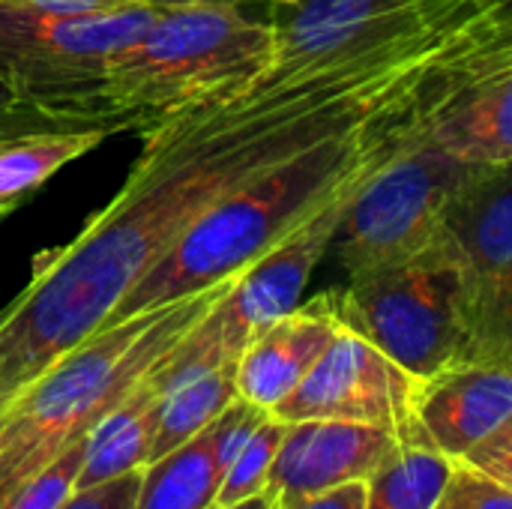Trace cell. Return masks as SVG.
I'll use <instances>...</instances> for the list:
<instances>
[{"mask_svg": "<svg viewBox=\"0 0 512 509\" xmlns=\"http://www.w3.org/2000/svg\"><path fill=\"white\" fill-rule=\"evenodd\" d=\"M27 108L21 105V99H18V93H15V87L0 75V126L3 123H9V120H15V117H21Z\"/></svg>", "mask_w": 512, "mask_h": 509, "instance_id": "obj_27", "label": "cell"}, {"mask_svg": "<svg viewBox=\"0 0 512 509\" xmlns=\"http://www.w3.org/2000/svg\"><path fill=\"white\" fill-rule=\"evenodd\" d=\"M138 483H141V468L123 474L117 480L72 492L60 509H135Z\"/></svg>", "mask_w": 512, "mask_h": 509, "instance_id": "obj_24", "label": "cell"}, {"mask_svg": "<svg viewBox=\"0 0 512 509\" xmlns=\"http://www.w3.org/2000/svg\"><path fill=\"white\" fill-rule=\"evenodd\" d=\"M498 3L354 57L267 69L252 87L147 126L114 201L72 243L39 255L24 291L0 312V411L105 327L207 207L285 156L360 123Z\"/></svg>", "mask_w": 512, "mask_h": 509, "instance_id": "obj_1", "label": "cell"}, {"mask_svg": "<svg viewBox=\"0 0 512 509\" xmlns=\"http://www.w3.org/2000/svg\"><path fill=\"white\" fill-rule=\"evenodd\" d=\"M456 261L471 351L468 360L512 363V168H474L441 225Z\"/></svg>", "mask_w": 512, "mask_h": 509, "instance_id": "obj_8", "label": "cell"}, {"mask_svg": "<svg viewBox=\"0 0 512 509\" xmlns=\"http://www.w3.org/2000/svg\"><path fill=\"white\" fill-rule=\"evenodd\" d=\"M159 9L162 0H135L99 12L0 6V75L15 87L27 111L102 126L93 117L96 87L108 66L153 24Z\"/></svg>", "mask_w": 512, "mask_h": 509, "instance_id": "obj_7", "label": "cell"}, {"mask_svg": "<svg viewBox=\"0 0 512 509\" xmlns=\"http://www.w3.org/2000/svg\"><path fill=\"white\" fill-rule=\"evenodd\" d=\"M153 369L84 435V456L75 477V492L117 480L147 465L162 399L153 381Z\"/></svg>", "mask_w": 512, "mask_h": 509, "instance_id": "obj_16", "label": "cell"}, {"mask_svg": "<svg viewBox=\"0 0 512 509\" xmlns=\"http://www.w3.org/2000/svg\"><path fill=\"white\" fill-rule=\"evenodd\" d=\"M276 509H279V507H276Z\"/></svg>", "mask_w": 512, "mask_h": 509, "instance_id": "obj_30", "label": "cell"}, {"mask_svg": "<svg viewBox=\"0 0 512 509\" xmlns=\"http://www.w3.org/2000/svg\"><path fill=\"white\" fill-rule=\"evenodd\" d=\"M369 171L348 180L315 213H309L294 231H288L276 246H270L252 264H246L240 273H234L228 291L222 294V300L216 306L219 309V339L231 360H237L240 351L264 327H270L273 321H279L282 315H288L291 309L300 306L315 267L333 246V237L339 231V222H342L351 192L360 186V180Z\"/></svg>", "mask_w": 512, "mask_h": 509, "instance_id": "obj_11", "label": "cell"}, {"mask_svg": "<svg viewBox=\"0 0 512 509\" xmlns=\"http://www.w3.org/2000/svg\"><path fill=\"white\" fill-rule=\"evenodd\" d=\"M453 462L417 432L396 435L393 450L366 480L363 509H429L441 495Z\"/></svg>", "mask_w": 512, "mask_h": 509, "instance_id": "obj_18", "label": "cell"}, {"mask_svg": "<svg viewBox=\"0 0 512 509\" xmlns=\"http://www.w3.org/2000/svg\"><path fill=\"white\" fill-rule=\"evenodd\" d=\"M234 276L117 321H108L0 411L3 501L111 411L228 291Z\"/></svg>", "mask_w": 512, "mask_h": 509, "instance_id": "obj_3", "label": "cell"}, {"mask_svg": "<svg viewBox=\"0 0 512 509\" xmlns=\"http://www.w3.org/2000/svg\"><path fill=\"white\" fill-rule=\"evenodd\" d=\"M336 333L330 291L300 303L240 351L234 366L237 399L270 414L309 375Z\"/></svg>", "mask_w": 512, "mask_h": 509, "instance_id": "obj_14", "label": "cell"}, {"mask_svg": "<svg viewBox=\"0 0 512 509\" xmlns=\"http://www.w3.org/2000/svg\"><path fill=\"white\" fill-rule=\"evenodd\" d=\"M267 3H276V0H267Z\"/></svg>", "mask_w": 512, "mask_h": 509, "instance_id": "obj_29", "label": "cell"}, {"mask_svg": "<svg viewBox=\"0 0 512 509\" xmlns=\"http://www.w3.org/2000/svg\"><path fill=\"white\" fill-rule=\"evenodd\" d=\"M453 462L465 465L468 471H474L504 489H512V420L498 426L495 432H489L486 438H480L477 444H471Z\"/></svg>", "mask_w": 512, "mask_h": 509, "instance_id": "obj_23", "label": "cell"}, {"mask_svg": "<svg viewBox=\"0 0 512 509\" xmlns=\"http://www.w3.org/2000/svg\"><path fill=\"white\" fill-rule=\"evenodd\" d=\"M489 0H276L270 3L273 66L300 69L363 54L444 24Z\"/></svg>", "mask_w": 512, "mask_h": 509, "instance_id": "obj_9", "label": "cell"}, {"mask_svg": "<svg viewBox=\"0 0 512 509\" xmlns=\"http://www.w3.org/2000/svg\"><path fill=\"white\" fill-rule=\"evenodd\" d=\"M213 423L141 468L135 509H213L222 483L213 459Z\"/></svg>", "mask_w": 512, "mask_h": 509, "instance_id": "obj_17", "label": "cell"}, {"mask_svg": "<svg viewBox=\"0 0 512 509\" xmlns=\"http://www.w3.org/2000/svg\"><path fill=\"white\" fill-rule=\"evenodd\" d=\"M111 135L108 126L63 123L36 111L0 126V219L30 198L48 177L78 156L96 150Z\"/></svg>", "mask_w": 512, "mask_h": 509, "instance_id": "obj_15", "label": "cell"}, {"mask_svg": "<svg viewBox=\"0 0 512 509\" xmlns=\"http://www.w3.org/2000/svg\"><path fill=\"white\" fill-rule=\"evenodd\" d=\"M429 509H512V489H504L453 462L441 495Z\"/></svg>", "mask_w": 512, "mask_h": 509, "instance_id": "obj_22", "label": "cell"}, {"mask_svg": "<svg viewBox=\"0 0 512 509\" xmlns=\"http://www.w3.org/2000/svg\"><path fill=\"white\" fill-rule=\"evenodd\" d=\"M396 435L381 426L342 420L285 423L279 453L270 468L267 495L279 507L354 480H369L393 450Z\"/></svg>", "mask_w": 512, "mask_h": 509, "instance_id": "obj_12", "label": "cell"}, {"mask_svg": "<svg viewBox=\"0 0 512 509\" xmlns=\"http://www.w3.org/2000/svg\"><path fill=\"white\" fill-rule=\"evenodd\" d=\"M234 366L237 363H222V366L207 369L195 378H186L162 393L147 462L171 453L174 447H180L189 438H195L198 432H204L237 399Z\"/></svg>", "mask_w": 512, "mask_h": 509, "instance_id": "obj_19", "label": "cell"}, {"mask_svg": "<svg viewBox=\"0 0 512 509\" xmlns=\"http://www.w3.org/2000/svg\"><path fill=\"white\" fill-rule=\"evenodd\" d=\"M429 69L420 78H414L408 87H402L396 96H390L384 105H378L372 114H366L360 123L285 156L282 162L264 168L261 174L243 180L228 195H222L126 294V300L117 306L111 321L144 309H159L165 303L204 291L240 273L261 252L276 246L333 192H339L348 180L369 171L390 150Z\"/></svg>", "mask_w": 512, "mask_h": 509, "instance_id": "obj_2", "label": "cell"}, {"mask_svg": "<svg viewBox=\"0 0 512 509\" xmlns=\"http://www.w3.org/2000/svg\"><path fill=\"white\" fill-rule=\"evenodd\" d=\"M228 509H276V501H273V495H255V498H249V501H240V504H234V507Z\"/></svg>", "mask_w": 512, "mask_h": 509, "instance_id": "obj_28", "label": "cell"}, {"mask_svg": "<svg viewBox=\"0 0 512 509\" xmlns=\"http://www.w3.org/2000/svg\"><path fill=\"white\" fill-rule=\"evenodd\" d=\"M366 504V483L363 480H354V483H345V486H336V489H327V492H318V495H306L294 504H285L279 509H363Z\"/></svg>", "mask_w": 512, "mask_h": 509, "instance_id": "obj_25", "label": "cell"}, {"mask_svg": "<svg viewBox=\"0 0 512 509\" xmlns=\"http://www.w3.org/2000/svg\"><path fill=\"white\" fill-rule=\"evenodd\" d=\"M273 66V33L234 0H162L153 24L108 66L93 117L138 129L258 84Z\"/></svg>", "mask_w": 512, "mask_h": 509, "instance_id": "obj_4", "label": "cell"}, {"mask_svg": "<svg viewBox=\"0 0 512 509\" xmlns=\"http://www.w3.org/2000/svg\"><path fill=\"white\" fill-rule=\"evenodd\" d=\"M330 303L342 330L417 381L468 360L465 291L441 234L408 258L348 273V285L333 288Z\"/></svg>", "mask_w": 512, "mask_h": 509, "instance_id": "obj_5", "label": "cell"}, {"mask_svg": "<svg viewBox=\"0 0 512 509\" xmlns=\"http://www.w3.org/2000/svg\"><path fill=\"white\" fill-rule=\"evenodd\" d=\"M129 3L135 0H0V6L42 9V12H99V9H117Z\"/></svg>", "mask_w": 512, "mask_h": 509, "instance_id": "obj_26", "label": "cell"}, {"mask_svg": "<svg viewBox=\"0 0 512 509\" xmlns=\"http://www.w3.org/2000/svg\"><path fill=\"white\" fill-rule=\"evenodd\" d=\"M414 387L417 378L366 339L339 327L309 375L270 414L282 423L342 420L408 435L417 432L411 420Z\"/></svg>", "mask_w": 512, "mask_h": 509, "instance_id": "obj_10", "label": "cell"}, {"mask_svg": "<svg viewBox=\"0 0 512 509\" xmlns=\"http://www.w3.org/2000/svg\"><path fill=\"white\" fill-rule=\"evenodd\" d=\"M411 420L432 450L459 459L512 420V363L465 360L417 381Z\"/></svg>", "mask_w": 512, "mask_h": 509, "instance_id": "obj_13", "label": "cell"}, {"mask_svg": "<svg viewBox=\"0 0 512 509\" xmlns=\"http://www.w3.org/2000/svg\"><path fill=\"white\" fill-rule=\"evenodd\" d=\"M426 81L429 75L396 141L348 198L330 246L348 273L399 261L429 246L441 234L450 201L474 171V165L453 159L432 141L426 126Z\"/></svg>", "mask_w": 512, "mask_h": 509, "instance_id": "obj_6", "label": "cell"}, {"mask_svg": "<svg viewBox=\"0 0 512 509\" xmlns=\"http://www.w3.org/2000/svg\"><path fill=\"white\" fill-rule=\"evenodd\" d=\"M84 456V438L69 444L57 459H51L39 474L24 480L0 509H60L75 492V477Z\"/></svg>", "mask_w": 512, "mask_h": 509, "instance_id": "obj_21", "label": "cell"}, {"mask_svg": "<svg viewBox=\"0 0 512 509\" xmlns=\"http://www.w3.org/2000/svg\"><path fill=\"white\" fill-rule=\"evenodd\" d=\"M282 435H285V423L276 420L273 414H267L258 423V429L249 435V441L243 444V450L237 453L231 468L225 471L213 509H228L240 501L255 498V495H264L273 459H276L279 444H282Z\"/></svg>", "mask_w": 512, "mask_h": 509, "instance_id": "obj_20", "label": "cell"}]
</instances>
